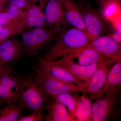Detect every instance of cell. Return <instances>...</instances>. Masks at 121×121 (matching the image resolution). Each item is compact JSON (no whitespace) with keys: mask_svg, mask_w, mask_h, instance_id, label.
Returning <instances> with one entry per match:
<instances>
[{"mask_svg":"<svg viewBox=\"0 0 121 121\" xmlns=\"http://www.w3.org/2000/svg\"><path fill=\"white\" fill-rule=\"evenodd\" d=\"M25 29L23 25H0V41L21 35Z\"/></svg>","mask_w":121,"mask_h":121,"instance_id":"44dd1931","label":"cell"},{"mask_svg":"<svg viewBox=\"0 0 121 121\" xmlns=\"http://www.w3.org/2000/svg\"><path fill=\"white\" fill-rule=\"evenodd\" d=\"M0 100L8 104L20 101L17 94L8 87L0 83Z\"/></svg>","mask_w":121,"mask_h":121,"instance_id":"7402d4cb","label":"cell"},{"mask_svg":"<svg viewBox=\"0 0 121 121\" xmlns=\"http://www.w3.org/2000/svg\"><path fill=\"white\" fill-rule=\"evenodd\" d=\"M100 54L109 59L121 58V43H118L109 35H101L89 44Z\"/></svg>","mask_w":121,"mask_h":121,"instance_id":"30bf717a","label":"cell"},{"mask_svg":"<svg viewBox=\"0 0 121 121\" xmlns=\"http://www.w3.org/2000/svg\"><path fill=\"white\" fill-rule=\"evenodd\" d=\"M121 24L119 26L115 29L114 31L112 33L109 34L110 36L114 40L118 43H121Z\"/></svg>","mask_w":121,"mask_h":121,"instance_id":"4316f807","label":"cell"},{"mask_svg":"<svg viewBox=\"0 0 121 121\" xmlns=\"http://www.w3.org/2000/svg\"><path fill=\"white\" fill-rule=\"evenodd\" d=\"M0 25H23L24 26L22 15L16 16L6 12L0 13Z\"/></svg>","mask_w":121,"mask_h":121,"instance_id":"603a6c76","label":"cell"},{"mask_svg":"<svg viewBox=\"0 0 121 121\" xmlns=\"http://www.w3.org/2000/svg\"><path fill=\"white\" fill-rule=\"evenodd\" d=\"M14 72H15L13 70L11 66L0 63V78L7 74Z\"/></svg>","mask_w":121,"mask_h":121,"instance_id":"484cf974","label":"cell"},{"mask_svg":"<svg viewBox=\"0 0 121 121\" xmlns=\"http://www.w3.org/2000/svg\"><path fill=\"white\" fill-rule=\"evenodd\" d=\"M44 12L47 27L60 31L67 25L61 0H47Z\"/></svg>","mask_w":121,"mask_h":121,"instance_id":"9c48e42d","label":"cell"},{"mask_svg":"<svg viewBox=\"0 0 121 121\" xmlns=\"http://www.w3.org/2000/svg\"><path fill=\"white\" fill-rule=\"evenodd\" d=\"M118 59H112L98 63L97 67L91 76L84 93L90 96L91 101L99 96L105 82L111 66Z\"/></svg>","mask_w":121,"mask_h":121,"instance_id":"52a82bcc","label":"cell"},{"mask_svg":"<svg viewBox=\"0 0 121 121\" xmlns=\"http://www.w3.org/2000/svg\"><path fill=\"white\" fill-rule=\"evenodd\" d=\"M98 1H99V2H101V1H104L106 0H97Z\"/></svg>","mask_w":121,"mask_h":121,"instance_id":"f546056e","label":"cell"},{"mask_svg":"<svg viewBox=\"0 0 121 121\" xmlns=\"http://www.w3.org/2000/svg\"><path fill=\"white\" fill-rule=\"evenodd\" d=\"M46 121H74L67 108L56 99H51L46 105Z\"/></svg>","mask_w":121,"mask_h":121,"instance_id":"2e32d148","label":"cell"},{"mask_svg":"<svg viewBox=\"0 0 121 121\" xmlns=\"http://www.w3.org/2000/svg\"><path fill=\"white\" fill-rule=\"evenodd\" d=\"M24 54L22 43L17 39H9L0 43V63L12 66Z\"/></svg>","mask_w":121,"mask_h":121,"instance_id":"8fae6325","label":"cell"},{"mask_svg":"<svg viewBox=\"0 0 121 121\" xmlns=\"http://www.w3.org/2000/svg\"><path fill=\"white\" fill-rule=\"evenodd\" d=\"M27 2H28L30 6L34 4H35L38 2L39 0H25Z\"/></svg>","mask_w":121,"mask_h":121,"instance_id":"83f0119b","label":"cell"},{"mask_svg":"<svg viewBox=\"0 0 121 121\" xmlns=\"http://www.w3.org/2000/svg\"><path fill=\"white\" fill-rule=\"evenodd\" d=\"M121 58L118 59L111 68L104 86L98 97L115 89L121 88Z\"/></svg>","mask_w":121,"mask_h":121,"instance_id":"e0dca14e","label":"cell"},{"mask_svg":"<svg viewBox=\"0 0 121 121\" xmlns=\"http://www.w3.org/2000/svg\"><path fill=\"white\" fill-rule=\"evenodd\" d=\"M20 101L32 112H44L46 105L50 98L44 93L36 82L32 75H20Z\"/></svg>","mask_w":121,"mask_h":121,"instance_id":"7a4b0ae2","label":"cell"},{"mask_svg":"<svg viewBox=\"0 0 121 121\" xmlns=\"http://www.w3.org/2000/svg\"><path fill=\"white\" fill-rule=\"evenodd\" d=\"M37 68L45 74L59 80L70 83L86 89L87 87V84L78 80L59 65L46 63H39Z\"/></svg>","mask_w":121,"mask_h":121,"instance_id":"5bb4252c","label":"cell"},{"mask_svg":"<svg viewBox=\"0 0 121 121\" xmlns=\"http://www.w3.org/2000/svg\"><path fill=\"white\" fill-rule=\"evenodd\" d=\"M25 107L21 101L8 104L0 110V121H18Z\"/></svg>","mask_w":121,"mask_h":121,"instance_id":"ac0fdd59","label":"cell"},{"mask_svg":"<svg viewBox=\"0 0 121 121\" xmlns=\"http://www.w3.org/2000/svg\"><path fill=\"white\" fill-rule=\"evenodd\" d=\"M63 31L52 28H31L24 30L22 35V43L24 54L28 56H36L45 44L55 39Z\"/></svg>","mask_w":121,"mask_h":121,"instance_id":"3957f363","label":"cell"},{"mask_svg":"<svg viewBox=\"0 0 121 121\" xmlns=\"http://www.w3.org/2000/svg\"><path fill=\"white\" fill-rule=\"evenodd\" d=\"M44 112L40 111L32 112L30 114L21 117L17 121H45V115Z\"/></svg>","mask_w":121,"mask_h":121,"instance_id":"cb8c5ba5","label":"cell"},{"mask_svg":"<svg viewBox=\"0 0 121 121\" xmlns=\"http://www.w3.org/2000/svg\"><path fill=\"white\" fill-rule=\"evenodd\" d=\"M67 24L86 32L82 15L78 4L74 0H61Z\"/></svg>","mask_w":121,"mask_h":121,"instance_id":"9a60e30c","label":"cell"},{"mask_svg":"<svg viewBox=\"0 0 121 121\" xmlns=\"http://www.w3.org/2000/svg\"><path fill=\"white\" fill-rule=\"evenodd\" d=\"M92 101L85 95L79 97L76 113V121H91L92 120Z\"/></svg>","mask_w":121,"mask_h":121,"instance_id":"d6986e66","label":"cell"},{"mask_svg":"<svg viewBox=\"0 0 121 121\" xmlns=\"http://www.w3.org/2000/svg\"><path fill=\"white\" fill-rule=\"evenodd\" d=\"M50 64L59 65L75 77L78 80L88 86L91 78L97 67L98 63L87 66L79 65L66 57L56 60L45 62Z\"/></svg>","mask_w":121,"mask_h":121,"instance_id":"ba28073f","label":"cell"},{"mask_svg":"<svg viewBox=\"0 0 121 121\" xmlns=\"http://www.w3.org/2000/svg\"><path fill=\"white\" fill-rule=\"evenodd\" d=\"M52 45L39 63L49 62L61 58L73 50L89 44L91 39L83 31L73 28L64 30L59 35Z\"/></svg>","mask_w":121,"mask_h":121,"instance_id":"6da1fadb","label":"cell"},{"mask_svg":"<svg viewBox=\"0 0 121 121\" xmlns=\"http://www.w3.org/2000/svg\"><path fill=\"white\" fill-rule=\"evenodd\" d=\"M24 10L20 8L16 5L8 2L6 12L16 16H19L22 15Z\"/></svg>","mask_w":121,"mask_h":121,"instance_id":"d4e9b609","label":"cell"},{"mask_svg":"<svg viewBox=\"0 0 121 121\" xmlns=\"http://www.w3.org/2000/svg\"><path fill=\"white\" fill-rule=\"evenodd\" d=\"M47 0H39L25 10L22 15L25 29L47 27L44 7Z\"/></svg>","mask_w":121,"mask_h":121,"instance_id":"7c38bea8","label":"cell"},{"mask_svg":"<svg viewBox=\"0 0 121 121\" xmlns=\"http://www.w3.org/2000/svg\"><path fill=\"white\" fill-rule=\"evenodd\" d=\"M79 97L78 95L75 94L65 93L56 96L54 99H56L67 107L70 114L74 121H75L76 113L79 102Z\"/></svg>","mask_w":121,"mask_h":121,"instance_id":"ffe728a7","label":"cell"},{"mask_svg":"<svg viewBox=\"0 0 121 121\" xmlns=\"http://www.w3.org/2000/svg\"><path fill=\"white\" fill-rule=\"evenodd\" d=\"M79 5L82 14L86 32L91 41L103 35L108 29V23L101 11L88 5Z\"/></svg>","mask_w":121,"mask_h":121,"instance_id":"8992f818","label":"cell"},{"mask_svg":"<svg viewBox=\"0 0 121 121\" xmlns=\"http://www.w3.org/2000/svg\"><path fill=\"white\" fill-rule=\"evenodd\" d=\"M9 0H0V11L2 9V5L4 2L8 3Z\"/></svg>","mask_w":121,"mask_h":121,"instance_id":"f1b7e54d","label":"cell"},{"mask_svg":"<svg viewBox=\"0 0 121 121\" xmlns=\"http://www.w3.org/2000/svg\"><path fill=\"white\" fill-rule=\"evenodd\" d=\"M32 75L41 90L51 99H54L56 96L65 93L78 95L80 93H85L86 89L84 88L53 78L37 68Z\"/></svg>","mask_w":121,"mask_h":121,"instance_id":"277c9868","label":"cell"},{"mask_svg":"<svg viewBox=\"0 0 121 121\" xmlns=\"http://www.w3.org/2000/svg\"><path fill=\"white\" fill-rule=\"evenodd\" d=\"M120 92L121 88H118L95 99L92 104V121H109L117 115V108L119 102Z\"/></svg>","mask_w":121,"mask_h":121,"instance_id":"5b68a950","label":"cell"},{"mask_svg":"<svg viewBox=\"0 0 121 121\" xmlns=\"http://www.w3.org/2000/svg\"><path fill=\"white\" fill-rule=\"evenodd\" d=\"M64 57L72 60L77 59V63L83 66H87L98 63L104 60L114 59L106 58L89 44L75 49Z\"/></svg>","mask_w":121,"mask_h":121,"instance_id":"4fadbf2b","label":"cell"}]
</instances>
